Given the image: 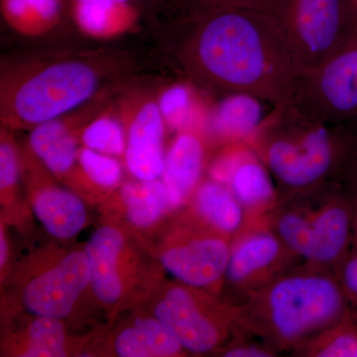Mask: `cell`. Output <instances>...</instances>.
<instances>
[{"label": "cell", "instance_id": "4", "mask_svg": "<svg viewBox=\"0 0 357 357\" xmlns=\"http://www.w3.org/2000/svg\"><path fill=\"white\" fill-rule=\"evenodd\" d=\"M266 11L305 73L325 62L354 32L344 0H274Z\"/></svg>", "mask_w": 357, "mask_h": 357}, {"label": "cell", "instance_id": "8", "mask_svg": "<svg viewBox=\"0 0 357 357\" xmlns=\"http://www.w3.org/2000/svg\"><path fill=\"white\" fill-rule=\"evenodd\" d=\"M91 287L96 299L110 310L126 305L139 285V257L119 227L103 225L86 243Z\"/></svg>", "mask_w": 357, "mask_h": 357}, {"label": "cell", "instance_id": "14", "mask_svg": "<svg viewBox=\"0 0 357 357\" xmlns=\"http://www.w3.org/2000/svg\"><path fill=\"white\" fill-rule=\"evenodd\" d=\"M230 250L218 236H199L167 245L160 253L164 269L184 285L208 287L227 274Z\"/></svg>", "mask_w": 357, "mask_h": 357}, {"label": "cell", "instance_id": "32", "mask_svg": "<svg viewBox=\"0 0 357 357\" xmlns=\"http://www.w3.org/2000/svg\"><path fill=\"white\" fill-rule=\"evenodd\" d=\"M347 123L349 126V144L342 169L357 185V117Z\"/></svg>", "mask_w": 357, "mask_h": 357}, {"label": "cell", "instance_id": "26", "mask_svg": "<svg viewBox=\"0 0 357 357\" xmlns=\"http://www.w3.org/2000/svg\"><path fill=\"white\" fill-rule=\"evenodd\" d=\"M21 158L13 130L2 126L0 132V192L1 202L13 201L18 188Z\"/></svg>", "mask_w": 357, "mask_h": 357}, {"label": "cell", "instance_id": "1", "mask_svg": "<svg viewBox=\"0 0 357 357\" xmlns=\"http://www.w3.org/2000/svg\"><path fill=\"white\" fill-rule=\"evenodd\" d=\"M162 34L174 68L206 93L275 105L296 93L305 74L267 11L189 6Z\"/></svg>", "mask_w": 357, "mask_h": 357}, {"label": "cell", "instance_id": "18", "mask_svg": "<svg viewBox=\"0 0 357 357\" xmlns=\"http://www.w3.org/2000/svg\"><path fill=\"white\" fill-rule=\"evenodd\" d=\"M6 352L21 357H65L69 356V342L62 319L31 314L20 333L10 335Z\"/></svg>", "mask_w": 357, "mask_h": 357}, {"label": "cell", "instance_id": "31", "mask_svg": "<svg viewBox=\"0 0 357 357\" xmlns=\"http://www.w3.org/2000/svg\"><path fill=\"white\" fill-rule=\"evenodd\" d=\"M273 1L274 0H191L185 4L192 6H234L266 11Z\"/></svg>", "mask_w": 357, "mask_h": 357}, {"label": "cell", "instance_id": "33", "mask_svg": "<svg viewBox=\"0 0 357 357\" xmlns=\"http://www.w3.org/2000/svg\"><path fill=\"white\" fill-rule=\"evenodd\" d=\"M227 357H267L270 356L266 351L256 349V347H236V349H229L225 354Z\"/></svg>", "mask_w": 357, "mask_h": 357}, {"label": "cell", "instance_id": "23", "mask_svg": "<svg viewBox=\"0 0 357 357\" xmlns=\"http://www.w3.org/2000/svg\"><path fill=\"white\" fill-rule=\"evenodd\" d=\"M195 88L187 81L166 84L157 91V102L167 128L188 130L192 117Z\"/></svg>", "mask_w": 357, "mask_h": 357}, {"label": "cell", "instance_id": "3", "mask_svg": "<svg viewBox=\"0 0 357 357\" xmlns=\"http://www.w3.org/2000/svg\"><path fill=\"white\" fill-rule=\"evenodd\" d=\"M256 136L270 172L292 189L316 185L342 169L349 144L347 122L324 121L293 96L273 105Z\"/></svg>", "mask_w": 357, "mask_h": 357}, {"label": "cell", "instance_id": "25", "mask_svg": "<svg viewBox=\"0 0 357 357\" xmlns=\"http://www.w3.org/2000/svg\"><path fill=\"white\" fill-rule=\"evenodd\" d=\"M76 180H84L102 190L114 189L121 185L122 167L116 157L100 153L88 147H79L77 153Z\"/></svg>", "mask_w": 357, "mask_h": 357}, {"label": "cell", "instance_id": "16", "mask_svg": "<svg viewBox=\"0 0 357 357\" xmlns=\"http://www.w3.org/2000/svg\"><path fill=\"white\" fill-rule=\"evenodd\" d=\"M72 16L84 36L112 40L132 31L139 22V9L130 2L86 0L72 2Z\"/></svg>", "mask_w": 357, "mask_h": 357}, {"label": "cell", "instance_id": "37", "mask_svg": "<svg viewBox=\"0 0 357 357\" xmlns=\"http://www.w3.org/2000/svg\"><path fill=\"white\" fill-rule=\"evenodd\" d=\"M180 2H185V3H188V2L191 1V0H178Z\"/></svg>", "mask_w": 357, "mask_h": 357}, {"label": "cell", "instance_id": "5", "mask_svg": "<svg viewBox=\"0 0 357 357\" xmlns=\"http://www.w3.org/2000/svg\"><path fill=\"white\" fill-rule=\"evenodd\" d=\"M345 292L332 279L293 276L270 289L268 317L277 335L295 340L345 316Z\"/></svg>", "mask_w": 357, "mask_h": 357}, {"label": "cell", "instance_id": "38", "mask_svg": "<svg viewBox=\"0 0 357 357\" xmlns=\"http://www.w3.org/2000/svg\"><path fill=\"white\" fill-rule=\"evenodd\" d=\"M176 1H178V0H176Z\"/></svg>", "mask_w": 357, "mask_h": 357}, {"label": "cell", "instance_id": "15", "mask_svg": "<svg viewBox=\"0 0 357 357\" xmlns=\"http://www.w3.org/2000/svg\"><path fill=\"white\" fill-rule=\"evenodd\" d=\"M204 151L198 136L190 130L181 131L166 152L163 182L171 208L185 203L198 185L203 171Z\"/></svg>", "mask_w": 357, "mask_h": 357}, {"label": "cell", "instance_id": "12", "mask_svg": "<svg viewBox=\"0 0 357 357\" xmlns=\"http://www.w3.org/2000/svg\"><path fill=\"white\" fill-rule=\"evenodd\" d=\"M109 91L86 103L83 107L44 122L31 129L29 148L49 172L59 178L74 180L76 176L79 137L86 123L109 102Z\"/></svg>", "mask_w": 357, "mask_h": 357}, {"label": "cell", "instance_id": "27", "mask_svg": "<svg viewBox=\"0 0 357 357\" xmlns=\"http://www.w3.org/2000/svg\"><path fill=\"white\" fill-rule=\"evenodd\" d=\"M317 354L323 357H357V316L345 314L337 330Z\"/></svg>", "mask_w": 357, "mask_h": 357}, {"label": "cell", "instance_id": "28", "mask_svg": "<svg viewBox=\"0 0 357 357\" xmlns=\"http://www.w3.org/2000/svg\"><path fill=\"white\" fill-rule=\"evenodd\" d=\"M1 13L7 24L21 35L38 36L27 0H1Z\"/></svg>", "mask_w": 357, "mask_h": 357}, {"label": "cell", "instance_id": "13", "mask_svg": "<svg viewBox=\"0 0 357 357\" xmlns=\"http://www.w3.org/2000/svg\"><path fill=\"white\" fill-rule=\"evenodd\" d=\"M31 154L29 157L26 155L24 165L29 171L32 184L37 187L33 190V211L50 236L62 241L73 238L86 225L84 202L74 192L52 184L46 175V168Z\"/></svg>", "mask_w": 357, "mask_h": 357}, {"label": "cell", "instance_id": "11", "mask_svg": "<svg viewBox=\"0 0 357 357\" xmlns=\"http://www.w3.org/2000/svg\"><path fill=\"white\" fill-rule=\"evenodd\" d=\"M192 287L172 285L159 294L153 304V316L173 333L184 349L206 354L215 349L222 333L203 299Z\"/></svg>", "mask_w": 357, "mask_h": 357}, {"label": "cell", "instance_id": "10", "mask_svg": "<svg viewBox=\"0 0 357 357\" xmlns=\"http://www.w3.org/2000/svg\"><path fill=\"white\" fill-rule=\"evenodd\" d=\"M89 286L91 266L86 249L70 251L30 276L23 286L21 302L31 314L63 319Z\"/></svg>", "mask_w": 357, "mask_h": 357}, {"label": "cell", "instance_id": "34", "mask_svg": "<svg viewBox=\"0 0 357 357\" xmlns=\"http://www.w3.org/2000/svg\"><path fill=\"white\" fill-rule=\"evenodd\" d=\"M7 259H8V243H7L3 225H1V229H0V266H1V269L6 266Z\"/></svg>", "mask_w": 357, "mask_h": 357}, {"label": "cell", "instance_id": "30", "mask_svg": "<svg viewBox=\"0 0 357 357\" xmlns=\"http://www.w3.org/2000/svg\"><path fill=\"white\" fill-rule=\"evenodd\" d=\"M354 234L349 253L342 265V281L347 298L357 306V199L354 208Z\"/></svg>", "mask_w": 357, "mask_h": 357}, {"label": "cell", "instance_id": "22", "mask_svg": "<svg viewBox=\"0 0 357 357\" xmlns=\"http://www.w3.org/2000/svg\"><path fill=\"white\" fill-rule=\"evenodd\" d=\"M280 251L278 241L271 234H257L248 237L230 253L227 277L238 283L272 264Z\"/></svg>", "mask_w": 357, "mask_h": 357}, {"label": "cell", "instance_id": "19", "mask_svg": "<svg viewBox=\"0 0 357 357\" xmlns=\"http://www.w3.org/2000/svg\"><path fill=\"white\" fill-rule=\"evenodd\" d=\"M119 195L126 218L138 229L152 227L171 208L165 184L159 178L126 183Z\"/></svg>", "mask_w": 357, "mask_h": 357}, {"label": "cell", "instance_id": "29", "mask_svg": "<svg viewBox=\"0 0 357 357\" xmlns=\"http://www.w3.org/2000/svg\"><path fill=\"white\" fill-rule=\"evenodd\" d=\"M38 36L50 32L60 23L62 0H27Z\"/></svg>", "mask_w": 357, "mask_h": 357}, {"label": "cell", "instance_id": "20", "mask_svg": "<svg viewBox=\"0 0 357 357\" xmlns=\"http://www.w3.org/2000/svg\"><path fill=\"white\" fill-rule=\"evenodd\" d=\"M239 203L234 194L217 181L204 183L195 195L201 217L220 232H232L241 227L243 213Z\"/></svg>", "mask_w": 357, "mask_h": 357}, {"label": "cell", "instance_id": "9", "mask_svg": "<svg viewBox=\"0 0 357 357\" xmlns=\"http://www.w3.org/2000/svg\"><path fill=\"white\" fill-rule=\"evenodd\" d=\"M354 211L338 202L312 218L286 213L279 220V234L289 248L312 261L344 262L354 234Z\"/></svg>", "mask_w": 357, "mask_h": 357}, {"label": "cell", "instance_id": "35", "mask_svg": "<svg viewBox=\"0 0 357 357\" xmlns=\"http://www.w3.org/2000/svg\"><path fill=\"white\" fill-rule=\"evenodd\" d=\"M345 8H347V17L352 30L357 28V0H344Z\"/></svg>", "mask_w": 357, "mask_h": 357}, {"label": "cell", "instance_id": "17", "mask_svg": "<svg viewBox=\"0 0 357 357\" xmlns=\"http://www.w3.org/2000/svg\"><path fill=\"white\" fill-rule=\"evenodd\" d=\"M121 357L177 356L184 347L156 317H139L117 332L112 342Z\"/></svg>", "mask_w": 357, "mask_h": 357}, {"label": "cell", "instance_id": "21", "mask_svg": "<svg viewBox=\"0 0 357 357\" xmlns=\"http://www.w3.org/2000/svg\"><path fill=\"white\" fill-rule=\"evenodd\" d=\"M83 146L109 156H124L126 130L116 102H109L84 126L79 137Z\"/></svg>", "mask_w": 357, "mask_h": 357}, {"label": "cell", "instance_id": "2", "mask_svg": "<svg viewBox=\"0 0 357 357\" xmlns=\"http://www.w3.org/2000/svg\"><path fill=\"white\" fill-rule=\"evenodd\" d=\"M133 69L130 53L112 49L42 54L2 67V126L31 130L83 107Z\"/></svg>", "mask_w": 357, "mask_h": 357}, {"label": "cell", "instance_id": "36", "mask_svg": "<svg viewBox=\"0 0 357 357\" xmlns=\"http://www.w3.org/2000/svg\"><path fill=\"white\" fill-rule=\"evenodd\" d=\"M69 1H70V2L86 1V0H69ZM115 1L130 2V3H133L134 0H115Z\"/></svg>", "mask_w": 357, "mask_h": 357}, {"label": "cell", "instance_id": "6", "mask_svg": "<svg viewBox=\"0 0 357 357\" xmlns=\"http://www.w3.org/2000/svg\"><path fill=\"white\" fill-rule=\"evenodd\" d=\"M293 96L331 123L356 119L357 28L325 62L305 73Z\"/></svg>", "mask_w": 357, "mask_h": 357}, {"label": "cell", "instance_id": "24", "mask_svg": "<svg viewBox=\"0 0 357 357\" xmlns=\"http://www.w3.org/2000/svg\"><path fill=\"white\" fill-rule=\"evenodd\" d=\"M229 182L234 196L248 206L265 203L273 196V185L264 167L255 162L234 166Z\"/></svg>", "mask_w": 357, "mask_h": 357}, {"label": "cell", "instance_id": "7", "mask_svg": "<svg viewBox=\"0 0 357 357\" xmlns=\"http://www.w3.org/2000/svg\"><path fill=\"white\" fill-rule=\"evenodd\" d=\"M126 130V168L136 180H155L165 163L166 122L159 109L157 93L131 88L116 100Z\"/></svg>", "mask_w": 357, "mask_h": 357}]
</instances>
